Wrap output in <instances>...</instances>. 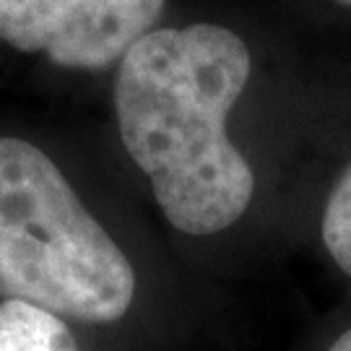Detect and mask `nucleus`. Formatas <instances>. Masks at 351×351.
<instances>
[{
  "label": "nucleus",
  "mask_w": 351,
  "mask_h": 351,
  "mask_svg": "<svg viewBox=\"0 0 351 351\" xmlns=\"http://www.w3.org/2000/svg\"><path fill=\"white\" fill-rule=\"evenodd\" d=\"M328 351H351V330H346L343 336H339V339H336V343H333Z\"/></svg>",
  "instance_id": "423d86ee"
},
{
  "label": "nucleus",
  "mask_w": 351,
  "mask_h": 351,
  "mask_svg": "<svg viewBox=\"0 0 351 351\" xmlns=\"http://www.w3.org/2000/svg\"><path fill=\"white\" fill-rule=\"evenodd\" d=\"M0 351H78L58 315L21 300L0 304Z\"/></svg>",
  "instance_id": "20e7f679"
},
{
  "label": "nucleus",
  "mask_w": 351,
  "mask_h": 351,
  "mask_svg": "<svg viewBox=\"0 0 351 351\" xmlns=\"http://www.w3.org/2000/svg\"><path fill=\"white\" fill-rule=\"evenodd\" d=\"M162 8L164 0H0V42L63 68L104 71L149 34Z\"/></svg>",
  "instance_id": "7ed1b4c3"
},
{
  "label": "nucleus",
  "mask_w": 351,
  "mask_h": 351,
  "mask_svg": "<svg viewBox=\"0 0 351 351\" xmlns=\"http://www.w3.org/2000/svg\"><path fill=\"white\" fill-rule=\"evenodd\" d=\"M323 242L341 271L351 276V167L341 175L323 213Z\"/></svg>",
  "instance_id": "39448f33"
},
{
  "label": "nucleus",
  "mask_w": 351,
  "mask_h": 351,
  "mask_svg": "<svg viewBox=\"0 0 351 351\" xmlns=\"http://www.w3.org/2000/svg\"><path fill=\"white\" fill-rule=\"evenodd\" d=\"M250 71L247 45L216 24L156 29L123 55L120 136L167 221L185 234L221 232L252 201L250 164L226 136Z\"/></svg>",
  "instance_id": "f257e3e1"
},
{
  "label": "nucleus",
  "mask_w": 351,
  "mask_h": 351,
  "mask_svg": "<svg viewBox=\"0 0 351 351\" xmlns=\"http://www.w3.org/2000/svg\"><path fill=\"white\" fill-rule=\"evenodd\" d=\"M339 3H343V5H349L351 8V0H339Z\"/></svg>",
  "instance_id": "0eeeda50"
},
{
  "label": "nucleus",
  "mask_w": 351,
  "mask_h": 351,
  "mask_svg": "<svg viewBox=\"0 0 351 351\" xmlns=\"http://www.w3.org/2000/svg\"><path fill=\"white\" fill-rule=\"evenodd\" d=\"M136 274L45 151L0 138V297L78 323L130 310Z\"/></svg>",
  "instance_id": "f03ea898"
}]
</instances>
